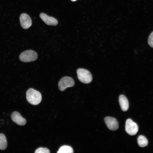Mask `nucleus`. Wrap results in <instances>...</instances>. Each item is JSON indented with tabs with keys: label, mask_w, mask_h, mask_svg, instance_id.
<instances>
[{
	"label": "nucleus",
	"mask_w": 153,
	"mask_h": 153,
	"mask_svg": "<svg viewBox=\"0 0 153 153\" xmlns=\"http://www.w3.org/2000/svg\"><path fill=\"white\" fill-rule=\"evenodd\" d=\"M26 95L27 101L32 105H37L41 101L42 96L41 93L32 88L27 90Z\"/></svg>",
	"instance_id": "1"
},
{
	"label": "nucleus",
	"mask_w": 153,
	"mask_h": 153,
	"mask_svg": "<svg viewBox=\"0 0 153 153\" xmlns=\"http://www.w3.org/2000/svg\"><path fill=\"white\" fill-rule=\"evenodd\" d=\"M76 73L78 79L82 83L87 84L92 81V76L88 70L84 69L79 68L77 69Z\"/></svg>",
	"instance_id": "2"
},
{
	"label": "nucleus",
	"mask_w": 153,
	"mask_h": 153,
	"mask_svg": "<svg viewBox=\"0 0 153 153\" xmlns=\"http://www.w3.org/2000/svg\"><path fill=\"white\" fill-rule=\"evenodd\" d=\"M38 57L37 54L35 51L30 50L25 51L20 54V60L24 62L33 61L36 60Z\"/></svg>",
	"instance_id": "3"
},
{
	"label": "nucleus",
	"mask_w": 153,
	"mask_h": 153,
	"mask_svg": "<svg viewBox=\"0 0 153 153\" xmlns=\"http://www.w3.org/2000/svg\"><path fill=\"white\" fill-rule=\"evenodd\" d=\"M75 85L73 79L71 77L66 76L62 78L60 80L58 86L60 90L64 91L68 87H72Z\"/></svg>",
	"instance_id": "4"
},
{
	"label": "nucleus",
	"mask_w": 153,
	"mask_h": 153,
	"mask_svg": "<svg viewBox=\"0 0 153 153\" xmlns=\"http://www.w3.org/2000/svg\"><path fill=\"white\" fill-rule=\"evenodd\" d=\"M137 124L132 120L129 118L126 120L125 124V130L126 132L130 135L136 134L138 131Z\"/></svg>",
	"instance_id": "5"
},
{
	"label": "nucleus",
	"mask_w": 153,
	"mask_h": 153,
	"mask_svg": "<svg viewBox=\"0 0 153 153\" xmlns=\"http://www.w3.org/2000/svg\"><path fill=\"white\" fill-rule=\"evenodd\" d=\"M20 20L21 26L24 29H27L32 25L31 18L26 13H22L20 15Z\"/></svg>",
	"instance_id": "6"
},
{
	"label": "nucleus",
	"mask_w": 153,
	"mask_h": 153,
	"mask_svg": "<svg viewBox=\"0 0 153 153\" xmlns=\"http://www.w3.org/2000/svg\"><path fill=\"white\" fill-rule=\"evenodd\" d=\"M104 121L107 127L109 129L114 131L118 128V123L115 118L107 116L105 118Z\"/></svg>",
	"instance_id": "7"
},
{
	"label": "nucleus",
	"mask_w": 153,
	"mask_h": 153,
	"mask_svg": "<svg viewBox=\"0 0 153 153\" xmlns=\"http://www.w3.org/2000/svg\"><path fill=\"white\" fill-rule=\"evenodd\" d=\"M11 117L12 120L18 125L24 126L26 123V119L23 118L18 112H13L11 114Z\"/></svg>",
	"instance_id": "8"
},
{
	"label": "nucleus",
	"mask_w": 153,
	"mask_h": 153,
	"mask_svg": "<svg viewBox=\"0 0 153 153\" xmlns=\"http://www.w3.org/2000/svg\"><path fill=\"white\" fill-rule=\"evenodd\" d=\"M39 16L43 22L48 25L55 26L58 24V21L56 19L48 16L44 13H41Z\"/></svg>",
	"instance_id": "9"
},
{
	"label": "nucleus",
	"mask_w": 153,
	"mask_h": 153,
	"mask_svg": "<svg viewBox=\"0 0 153 153\" xmlns=\"http://www.w3.org/2000/svg\"><path fill=\"white\" fill-rule=\"evenodd\" d=\"M119 102L122 110L126 111L129 107V102L126 97L123 95H120L119 97Z\"/></svg>",
	"instance_id": "10"
},
{
	"label": "nucleus",
	"mask_w": 153,
	"mask_h": 153,
	"mask_svg": "<svg viewBox=\"0 0 153 153\" xmlns=\"http://www.w3.org/2000/svg\"><path fill=\"white\" fill-rule=\"evenodd\" d=\"M7 141L5 135L2 133H0V150H4L7 146Z\"/></svg>",
	"instance_id": "11"
},
{
	"label": "nucleus",
	"mask_w": 153,
	"mask_h": 153,
	"mask_svg": "<svg viewBox=\"0 0 153 153\" xmlns=\"http://www.w3.org/2000/svg\"><path fill=\"white\" fill-rule=\"evenodd\" d=\"M137 142L139 145L143 147L147 146L148 144V142L146 138L144 136L139 135L137 138Z\"/></svg>",
	"instance_id": "12"
},
{
	"label": "nucleus",
	"mask_w": 153,
	"mask_h": 153,
	"mask_svg": "<svg viewBox=\"0 0 153 153\" xmlns=\"http://www.w3.org/2000/svg\"><path fill=\"white\" fill-rule=\"evenodd\" d=\"M57 152L58 153H73V150L71 146L65 145L61 146Z\"/></svg>",
	"instance_id": "13"
},
{
	"label": "nucleus",
	"mask_w": 153,
	"mask_h": 153,
	"mask_svg": "<svg viewBox=\"0 0 153 153\" xmlns=\"http://www.w3.org/2000/svg\"><path fill=\"white\" fill-rule=\"evenodd\" d=\"M35 152V153H49V150L46 148L40 147L37 149Z\"/></svg>",
	"instance_id": "14"
},
{
	"label": "nucleus",
	"mask_w": 153,
	"mask_h": 153,
	"mask_svg": "<svg viewBox=\"0 0 153 153\" xmlns=\"http://www.w3.org/2000/svg\"><path fill=\"white\" fill-rule=\"evenodd\" d=\"M149 45L152 48H153V31L150 35L148 41Z\"/></svg>",
	"instance_id": "15"
},
{
	"label": "nucleus",
	"mask_w": 153,
	"mask_h": 153,
	"mask_svg": "<svg viewBox=\"0 0 153 153\" xmlns=\"http://www.w3.org/2000/svg\"><path fill=\"white\" fill-rule=\"evenodd\" d=\"M72 1H76V0H71Z\"/></svg>",
	"instance_id": "16"
}]
</instances>
